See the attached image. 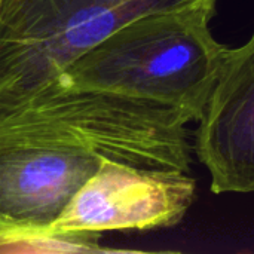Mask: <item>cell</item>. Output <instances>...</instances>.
<instances>
[{"mask_svg":"<svg viewBox=\"0 0 254 254\" xmlns=\"http://www.w3.org/2000/svg\"><path fill=\"white\" fill-rule=\"evenodd\" d=\"M189 122L158 103L60 88L0 110V244L42 240L107 162L189 173Z\"/></svg>","mask_w":254,"mask_h":254,"instance_id":"1","label":"cell"},{"mask_svg":"<svg viewBox=\"0 0 254 254\" xmlns=\"http://www.w3.org/2000/svg\"><path fill=\"white\" fill-rule=\"evenodd\" d=\"M216 3L155 12L125 24L51 88L152 101L198 121L229 49L210 30Z\"/></svg>","mask_w":254,"mask_h":254,"instance_id":"2","label":"cell"},{"mask_svg":"<svg viewBox=\"0 0 254 254\" xmlns=\"http://www.w3.org/2000/svg\"><path fill=\"white\" fill-rule=\"evenodd\" d=\"M207 0H0V110L54 86L125 24Z\"/></svg>","mask_w":254,"mask_h":254,"instance_id":"3","label":"cell"},{"mask_svg":"<svg viewBox=\"0 0 254 254\" xmlns=\"http://www.w3.org/2000/svg\"><path fill=\"white\" fill-rule=\"evenodd\" d=\"M196 198L189 173L107 162L74 195L42 240L85 246L104 232H146L180 223Z\"/></svg>","mask_w":254,"mask_h":254,"instance_id":"4","label":"cell"},{"mask_svg":"<svg viewBox=\"0 0 254 254\" xmlns=\"http://www.w3.org/2000/svg\"><path fill=\"white\" fill-rule=\"evenodd\" d=\"M193 152L214 193L254 192V33L229 48L198 119Z\"/></svg>","mask_w":254,"mask_h":254,"instance_id":"5","label":"cell"}]
</instances>
